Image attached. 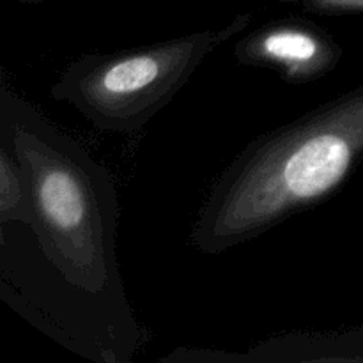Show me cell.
<instances>
[{
  "mask_svg": "<svg viewBox=\"0 0 363 363\" xmlns=\"http://www.w3.org/2000/svg\"><path fill=\"white\" fill-rule=\"evenodd\" d=\"M363 158V85L255 137L218 174L191 227L199 252L262 236L340 190Z\"/></svg>",
  "mask_w": 363,
  "mask_h": 363,
  "instance_id": "obj_2",
  "label": "cell"
},
{
  "mask_svg": "<svg viewBox=\"0 0 363 363\" xmlns=\"http://www.w3.org/2000/svg\"><path fill=\"white\" fill-rule=\"evenodd\" d=\"M32 202L27 177L7 145L0 144V225H32Z\"/></svg>",
  "mask_w": 363,
  "mask_h": 363,
  "instance_id": "obj_5",
  "label": "cell"
},
{
  "mask_svg": "<svg viewBox=\"0 0 363 363\" xmlns=\"http://www.w3.org/2000/svg\"><path fill=\"white\" fill-rule=\"evenodd\" d=\"M252 18L254 13L238 14L216 30L108 53H84L67 64L50 96L73 105L103 131H140L176 98L206 57L240 35Z\"/></svg>",
  "mask_w": 363,
  "mask_h": 363,
  "instance_id": "obj_3",
  "label": "cell"
},
{
  "mask_svg": "<svg viewBox=\"0 0 363 363\" xmlns=\"http://www.w3.org/2000/svg\"><path fill=\"white\" fill-rule=\"evenodd\" d=\"M234 57L248 67H266L291 85L308 84L328 74L342 59L333 35L305 18L269 21L234 45Z\"/></svg>",
  "mask_w": 363,
  "mask_h": 363,
  "instance_id": "obj_4",
  "label": "cell"
},
{
  "mask_svg": "<svg viewBox=\"0 0 363 363\" xmlns=\"http://www.w3.org/2000/svg\"><path fill=\"white\" fill-rule=\"evenodd\" d=\"M0 144L16 156L32 202V238L57 277V308L73 312L74 351L101 363H130L140 328L117 261L113 177L73 137L20 94L0 85ZM57 315L53 325H57Z\"/></svg>",
  "mask_w": 363,
  "mask_h": 363,
  "instance_id": "obj_1",
  "label": "cell"
},
{
  "mask_svg": "<svg viewBox=\"0 0 363 363\" xmlns=\"http://www.w3.org/2000/svg\"><path fill=\"white\" fill-rule=\"evenodd\" d=\"M305 7L315 14L363 13V0H305Z\"/></svg>",
  "mask_w": 363,
  "mask_h": 363,
  "instance_id": "obj_6",
  "label": "cell"
}]
</instances>
